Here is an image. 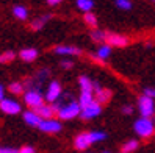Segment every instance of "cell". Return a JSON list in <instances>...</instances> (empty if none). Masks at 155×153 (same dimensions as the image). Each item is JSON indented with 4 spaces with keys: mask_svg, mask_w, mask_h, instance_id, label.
I'll return each mask as SVG.
<instances>
[{
    "mask_svg": "<svg viewBox=\"0 0 155 153\" xmlns=\"http://www.w3.org/2000/svg\"><path fill=\"white\" fill-rule=\"evenodd\" d=\"M133 131L143 139L150 138L155 134V123L150 117H140L133 122Z\"/></svg>",
    "mask_w": 155,
    "mask_h": 153,
    "instance_id": "cell-1",
    "label": "cell"
},
{
    "mask_svg": "<svg viewBox=\"0 0 155 153\" xmlns=\"http://www.w3.org/2000/svg\"><path fill=\"white\" fill-rule=\"evenodd\" d=\"M80 113H81V106L78 103V100H72L64 103L57 113L58 119L60 120H72L75 117H80Z\"/></svg>",
    "mask_w": 155,
    "mask_h": 153,
    "instance_id": "cell-2",
    "label": "cell"
},
{
    "mask_svg": "<svg viewBox=\"0 0 155 153\" xmlns=\"http://www.w3.org/2000/svg\"><path fill=\"white\" fill-rule=\"evenodd\" d=\"M44 100H45V97L41 94L39 89H27L24 94V102L30 110H36L41 105H44Z\"/></svg>",
    "mask_w": 155,
    "mask_h": 153,
    "instance_id": "cell-3",
    "label": "cell"
},
{
    "mask_svg": "<svg viewBox=\"0 0 155 153\" xmlns=\"http://www.w3.org/2000/svg\"><path fill=\"white\" fill-rule=\"evenodd\" d=\"M63 94H64V92H63V86H61V83L58 81V80H52V81L47 84V89H45L44 97H45V102L55 103V102H58L60 98H61Z\"/></svg>",
    "mask_w": 155,
    "mask_h": 153,
    "instance_id": "cell-4",
    "label": "cell"
},
{
    "mask_svg": "<svg viewBox=\"0 0 155 153\" xmlns=\"http://www.w3.org/2000/svg\"><path fill=\"white\" fill-rule=\"evenodd\" d=\"M138 111L141 114V117H150L155 114V100L147 95H140L138 98Z\"/></svg>",
    "mask_w": 155,
    "mask_h": 153,
    "instance_id": "cell-5",
    "label": "cell"
},
{
    "mask_svg": "<svg viewBox=\"0 0 155 153\" xmlns=\"http://www.w3.org/2000/svg\"><path fill=\"white\" fill-rule=\"evenodd\" d=\"M102 114V105H100L97 100H94L93 103H89L88 106L81 108V113H80V117L83 120H93L96 117Z\"/></svg>",
    "mask_w": 155,
    "mask_h": 153,
    "instance_id": "cell-6",
    "label": "cell"
},
{
    "mask_svg": "<svg viewBox=\"0 0 155 153\" xmlns=\"http://www.w3.org/2000/svg\"><path fill=\"white\" fill-rule=\"evenodd\" d=\"M0 111L8 114V116H16L22 111V106L21 103L14 100V98H3V100H0Z\"/></svg>",
    "mask_w": 155,
    "mask_h": 153,
    "instance_id": "cell-7",
    "label": "cell"
},
{
    "mask_svg": "<svg viewBox=\"0 0 155 153\" xmlns=\"http://www.w3.org/2000/svg\"><path fill=\"white\" fill-rule=\"evenodd\" d=\"M42 133H47V134H55V133H60L63 130V125H61V120L60 119H42V122L39 123L38 127Z\"/></svg>",
    "mask_w": 155,
    "mask_h": 153,
    "instance_id": "cell-8",
    "label": "cell"
},
{
    "mask_svg": "<svg viewBox=\"0 0 155 153\" xmlns=\"http://www.w3.org/2000/svg\"><path fill=\"white\" fill-rule=\"evenodd\" d=\"M105 44H108L110 47H125L129 44V38L119 33H111L107 31V38H105Z\"/></svg>",
    "mask_w": 155,
    "mask_h": 153,
    "instance_id": "cell-9",
    "label": "cell"
},
{
    "mask_svg": "<svg viewBox=\"0 0 155 153\" xmlns=\"http://www.w3.org/2000/svg\"><path fill=\"white\" fill-rule=\"evenodd\" d=\"M93 145V141H91V134L89 131H83V133H78L75 139H74V147L77 150H86Z\"/></svg>",
    "mask_w": 155,
    "mask_h": 153,
    "instance_id": "cell-10",
    "label": "cell"
},
{
    "mask_svg": "<svg viewBox=\"0 0 155 153\" xmlns=\"http://www.w3.org/2000/svg\"><path fill=\"white\" fill-rule=\"evenodd\" d=\"M53 52L57 55H63V56H78L81 55V50L75 46H57L53 49Z\"/></svg>",
    "mask_w": 155,
    "mask_h": 153,
    "instance_id": "cell-11",
    "label": "cell"
},
{
    "mask_svg": "<svg viewBox=\"0 0 155 153\" xmlns=\"http://www.w3.org/2000/svg\"><path fill=\"white\" fill-rule=\"evenodd\" d=\"M24 122L27 125H30V127H36L38 128L39 127V123L42 122V117L33 110H28V111H25L24 113Z\"/></svg>",
    "mask_w": 155,
    "mask_h": 153,
    "instance_id": "cell-12",
    "label": "cell"
},
{
    "mask_svg": "<svg viewBox=\"0 0 155 153\" xmlns=\"http://www.w3.org/2000/svg\"><path fill=\"white\" fill-rule=\"evenodd\" d=\"M33 111L38 113L42 119H53V116L57 114V111H55V108H53L52 103H44V105H41L39 108L33 110Z\"/></svg>",
    "mask_w": 155,
    "mask_h": 153,
    "instance_id": "cell-13",
    "label": "cell"
},
{
    "mask_svg": "<svg viewBox=\"0 0 155 153\" xmlns=\"http://www.w3.org/2000/svg\"><path fill=\"white\" fill-rule=\"evenodd\" d=\"M38 55H39V52L36 49H33V47H27V49H22L19 52V58L25 62H33L36 58H38Z\"/></svg>",
    "mask_w": 155,
    "mask_h": 153,
    "instance_id": "cell-14",
    "label": "cell"
},
{
    "mask_svg": "<svg viewBox=\"0 0 155 153\" xmlns=\"http://www.w3.org/2000/svg\"><path fill=\"white\" fill-rule=\"evenodd\" d=\"M111 56V47L108 46V44H102L97 50H96V53H94V58L97 59V61H107L108 58Z\"/></svg>",
    "mask_w": 155,
    "mask_h": 153,
    "instance_id": "cell-15",
    "label": "cell"
},
{
    "mask_svg": "<svg viewBox=\"0 0 155 153\" xmlns=\"http://www.w3.org/2000/svg\"><path fill=\"white\" fill-rule=\"evenodd\" d=\"M78 86L81 92H94V81L86 75H81L78 78Z\"/></svg>",
    "mask_w": 155,
    "mask_h": 153,
    "instance_id": "cell-16",
    "label": "cell"
},
{
    "mask_svg": "<svg viewBox=\"0 0 155 153\" xmlns=\"http://www.w3.org/2000/svg\"><path fill=\"white\" fill-rule=\"evenodd\" d=\"M50 21V14H44V16H39V17H36V19H33L31 22H30V28L31 30H35V31H38V30H41L42 27L45 25Z\"/></svg>",
    "mask_w": 155,
    "mask_h": 153,
    "instance_id": "cell-17",
    "label": "cell"
},
{
    "mask_svg": "<svg viewBox=\"0 0 155 153\" xmlns=\"http://www.w3.org/2000/svg\"><path fill=\"white\" fill-rule=\"evenodd\" d=\"M94 97H96V100L100 103V105H105L110 102V98H111V91L110 89H107V88H102L100 91L94 92Z\"/></svg>",
    "mask_w": 155,
    "mask_h": 153,
    "instance_id": "cell-18",
    "label": "cell"
},
{
    "mask_svg": "<svg viewBox=\"0 0 155 153\" xmlns=\"http://www.w3.org/2000/svg\"><path fill=\"white\" fill-rule=\"evenodd\" d=\"M13 16L17 21H25L27 17H28V10H27V6H24V5H16L13 8Z\"/></svg>",
    "mask_w": 155,
    "mask_h": 153,
    "instance_id": "cell-19",
    "label": "cell"
},
{
    "mask_svg": "<svg viewBox=\"0 0 155 153\" xmlns=\"http://www.w3.org/2000/svg\"><path fill=\"white\" fill-rule=\"evenodd\" d=\"M138 147H140V142H138V141H136V139H129V141H125V142L122 144L121 151H122V153H133Z\"/></svg>",
    "mask_w": 155,
    "mask_h": 153,
    "instance_id": "cell-20",
    "label": "cell"
},
{
    "mask_svg": "<svg viewBox=\"0 0 155 153\" xmlns=\"http://www.w3.org/2000/svg\"><path fill=\"white\" fill-rule=\"evenodd\" d=\"M94 100H96V97H94V94H93V92H80L78 103H80V106H81V108L88 106L89 103H93Z\"/></svg>",
    "mask_w": 155,
    "mask_h": 153,
    "instance_id": "cell-21",
    "label": "cell"
},
{
    "mask_svg": "<svg viewBox=\"0 0 155 153\" xmlns=\"http://www.w3.org/2000/svg\"><path fill=\"white\" fill-rule=\"evenodd\" d=\"M24 89H25V84L22 81H13V83H10V86H8V91H10L11 94H14V95L25 94Z\"/></svg>",
    "mask_w": 155,
    "mask_h": 153,
    "instance_id": "cell-22",
    "label": "cell"
},
{
    "mask_svg": "<svg viewBox=\"0 0 155 153\" xmlns=\"http://www.w3.org/2000/svg\"><path fill=\"white\" fill-rule=\"evenodd\" d=\"M77 8L83 13H91L94 8V0H77Z\"/></svg>",
    "mask_w": 155,
    "mask_h": 153,
    "instance_id": "cell-23",
    "label": "cell"
},
{
    "mask_svg": "<svg viewBox=\"0 0 155 153\" xmlns=\"http://www.w3.org/2000/svg\"><path fill=\"white\" fill-rule=\"evenodd\" d=\"M16 58V53L13 50H6L0 53V64H10L11 61H14Z\"/></svg>",
    "mask_w": 155,
    "mask_h": 153,
    "instance_id": "cell-24",
    "label": "cell"
},
{
    "mask_svg": "<svg viewBox=\"0 0 155 153\" xmlns=\"http://www.w3.org/2000/svg\"><path fill=\"white\" fill-rule=\"evenodd\" d=\"M83 21H85V24L88 25V27H91V28H97V17H96V14H93V11L91 13H85L83 14Z\"/></svg>",
    "mask_w": 155,
    "mask_h": 153,
    "instance_id": "cell-25",
    "label": "cell"
},
{
    "mask_svg": "<svg viewBox=\"0 0 155 153\" xmlns=\"http://www.w3.org/2000/svg\"><path fill=\"white\" fill-rule=\"evenodd\" d=\"M105 38H107V31H104V30L94 28L91 31V39L96 41V42H104L105 44Z\"/></svg>",
    "mask_w": 155,
    "mask_h": 153,
    "instance_id": "cell-26",
    "label": "cell"
},
{
    "mask_svg": "<svg viewBox=\"0 0 155 153\" xmlns=\"http://www.w3.org/2000/svg\"><path fill=\"white\" fill-rule=\"evenodd\" d=\"M89 134H91V141H93V144L102 142V141L107 139V133L100 131V130H93V131H89Z\"/></svg>",
    "mask_w": 155,
    "mask_h": 153,
    "instance_id": "cell-27",
    "label": "cell"
},
{
    "mask_svg": "<svg viewBox=\"0 0 155 153\" xmlns=\"http://www.w3.org/2000/svg\"><path fill=\"white\" fill-rule=\"evenodd\" d=\"M114 3H116V6L119 8V10H122V11H130L132 6H133L132 0H114Z\"/></svg>",
    "mask_w": 155,
    "mask_h": 153,
    "instance_id": "cell-28",
    "label": "cell"
},
{
    "mask_svg": "<svg viewBox=\"0 0 155 153\" xmlns=\"http://www.w3.org/2000/svg\"><path fill=\"white\" fill-rule=\"evenodd\" d=\"M49 75H50V70H49V69H42V70L38 72V75H36V80H38V81H44V80L47 78Z\"/></svg>",
    "mask_w": 155,
    "mask_h": 153,
    "instance_id": "cell-29",
    "label": "cell"
},
{
    "mask_svg": "<svg viewBox=\"0 0 155 153\" xmlns=\"http://www.w3.org/2000/svg\"><path fill=\"white\" fill-rule=\"evenodd\" d=\"M0 153H19V150H17V148H13V147L0 145Z\"/></svg>",
    "mask_w": 155,
    "mask_h": 153,
    "instance_id": "cell-30",
    "label": "cell"
},
{
    "mask_svg": "<svg viewBox=\"0 0 155 153\" xmlns=\"http://www.w3.org/2000/svg\"><path fill=\"white\" fill-rule=\"evenodd\" d=\"M144 95H147L150 98H153L155 100V88H144V91H143Z\"/></svg>",
    "mask_w": 155,
    "mask_h": 153,
    "instance_id": "cell-31",
    "label": "cell"
},
{
    "mask_svg": "<svg viewBox=\"0 0 155 153\" xmlns=\"http://www.w3.org/2000/svg\"><path fill=\"white\" fill-rule=\"evenodd\" d=\"M121 113H122L124 116L132 114V113H133V106H132V105H124V106L121 108Z\"/></svg>",
    "mask_w": 155,
    "mask_h": 153,
    "instance_id": "cell-32",
    "label": "cell"
},
{
    "mask_svg": "<svg viewBox=\"0 0 155 153\" xmlns=\"http://www.w3.org/2000/svg\"><path fill=\"white\" fill-rule=\"evenodd\" d=\"M60 64H61L63 69H72V67H74V62H72L71 59H68V58H66V59H63Z\"/></svg>",
    "mask_w": 155,
    "mask_h": 153,
    "instance_id": "cell-33",
    "label": "cell"
},
{
    "mask_svg": "<svg viewBox=\"0 0 155 153\" xmlns=\"http://www.w3.org/2000/svg\"><path fill=\"white\" fill-rule=\"evenodd\" d=\"M19 153H35V148L30 145H24L22 148H19Z\"/></svg>",
    "mask_w": 155,
    "mask_h": 153,
    "instance_id": "cell-34",
    "label": "cell"
},
{
    "mask_svg": "<svg viewBox=\"0 0 155 153\" xmlns=\"http://www.w3.org/2000/svg\"><path fill=\"white\" fill-rule=\"evenodd\" d=\"M47 2V5H50V6H57V5H60L63 0H45Z\"/></svg>",
    "mask_w": 155,
    "mask_h": 153,
    "instance_id": "cell-35",
    "label": "cell"
},
{
    "mask_svg": "<svg viewBox=\"0 0 155 153\" xmlns=\"http://www.w3.org/2000/svg\"><path fill=\"white\" fill-rule=\"evenodd\" d=\"M5 98V86L0 84V100H3Z\"/></svg>",
    "mask_w": 155,
    "mask_h": 153,
    "instance_id": "cell-36",
    "label": "cell"
},
{
    "mask_svg": "<svg viewBox=\"0 0 155 153\" xmlns=\"http://www.w3.org/2000/svg\"><path fill=\"white\" fill-rule=\"evenodd\" d=\"M100 89H102V86H100V83H99V81H94V92L100 91Z\"/></svg>",
    "mask_w": 155,
    "mask_h": 153,
    "instance_id": "cell-37",
    "label": "cell"
},
{
    "mask_svg": "<svg viewBox=\"0 0 155 153\" xmlns=\"http://www.w3.org/2000/svg\"><path fill=\"white\" fill-rule=\"evenodd\" d=\"M102 153H111V151H108V150H105V151H102Z\"/></svg>",
    "mask_w": 155,
    "mask_h": 153,
    "instance_id": "cell-38",
    "label": "cell"
},
{
    "mask_svg": "<svg viewBox=\"0 0 155 153\" xmlns=\"http://www.w3.org/2000/svg\"><path fill=\"white\" fill-rule=\"evenodd\" d=\"M152 2H155V0H152Z\"/></svg>",
    "mask_w": 155,
    "mask_h": 153,
    "instance_id": "cell-39",
    "label": "cell"
}]
</instances>
